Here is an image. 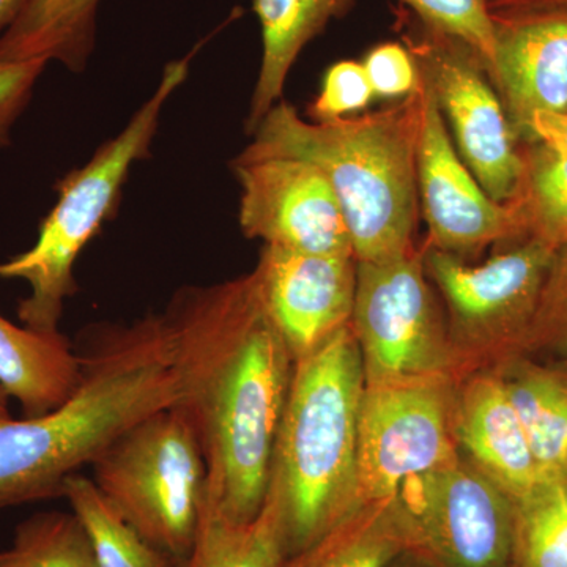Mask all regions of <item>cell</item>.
<instances>
[{
    "label": "cell",
    "instance_id": "cell-6",
    "mask_svg": "<svg viewBox=\"0 0 567 567\" xmlns=\"http://www.w3.org/2000/svg\"><path fill=\"white\" fill-rule=\"evenodd\" d=\"M91 466L93 483L117 513L182 563L207 494V465L185 413L175 405L144 417Z\"/></svg>",
    "mask_w": 567,
    "mask_h": 567
},
{
    "label": "cell",
    "instance_id": "cell-25",
    "mask_svg": "<svg viewBox=\"0 0 567 567\" xmlns=\"http://www.w3.org/2000/svg\"><path fill=\"white\" fill-rule=\"evenodd\" d=\"M525 171L514 199L527 226V237L567 246V158L543 142L522 152Z\"/></svg>",
    "mask_w": 567,
    "mask_h": 567
},
{
    "label": "cell",
    "instance_id": "cell-33",
    "mask_svg": "<svg viewBox=\"0 0 567 567\" xmlns=\"http://www.w3.org/2000/svg\"><path fill=\"white\" fill-rule=\"evenodd\" d=\"M492 17L529 13H567V0H488Z\"/></svg>",
    "mask_w": 567,
    "mask_h": 567
},
{
    "label": "cell",
    "instance_id": "cell-27",
    "mask_svg": "<svg viewBox=\"0 0 567 567\" xmlns=\"http://www.w3.org/2000/svg\"><path fill=\"white\" fill-rule=\"evenodd\" d=\"M417 20L466 44L487 74L495 59V24L488 0H399Z\"/></svg>",
    "mask_w": 567,
    "mask_h": 567
},
{
    "label": "cell",
    "instance_id": "cell-35",
    "mask_svg": "<svg viewBox=\"0 0 567 567\" xmlns=\"http://www.w3.org/2000/svg\"><path fill=\"white\" fill-rule=\"evenodd\" d=\"M390 567H440L436 565L434 559L424 555L423 551L416 550V548H409V550L402 551L398 558L391 563Z\"/></svg>",
    "mask_w": 567,
    "mask_h": 567
},
{
    "label": "cell",
    "instance_id": "cell-1",
    "mask_svg": "<svg viewBox=\"0 0 567 567\" xmlns=\"http://www.w3.org/2000/svg\"><path fill=\"white\" fill-rule=\"evenodd\" d=\"M164 312L177 346V406L203 450L207 496L230 518L251 520L270 487L293 358L252 274L185 287Z\"/></svg>",
    "mask_w": 567,
    "mask_h": 567
},
{
    "label": "cell",
    "instance_id": "cell-19",
    "mask_svg": "<svg viewBox=\"0 0 567 567\" xmlns=\"http://www.w3.org/2000/svg\"><path fill=\"white\" fill-rule=\"evenodd\" d=\"M102 0H31L0 35V62L54 61L73 73L87 66Z\"/></svg>",
    "mask_w": 567,
    "mask_h": 567
},
{
    "label": "cell",
    "instance_id": "cell-31",
    "mask_svg": "<svg viewBox=\"0 0 567 567\" xmlns=\"http://www.w3.org/2000/svg\"><path fill=\"white\" fill-rule=\"evenodd\" d=\"M47 65V61L0 62V148L9 147L11 130Z\"/></svg>",
    "mask_w": 567,
    "mask_h": 567
},
{
    "label": "cell",
    "instance_id": "cell-10",
    "mask_svg": "<svg viewBox=\"0 0 567 567\" xmlns=\"http://www.w3.org/2000/svg\"><path fill=\"white\" fill-rule=\"evenodd\" d=\"M558 249L527 237L480 265L424 248L425 274L450 311V334L462 368L475 354L520 352Z\"/></svg>",
    "mask_w": 567,
    "mask_h": 567
},
{
    "label": "cell",
    "instance_id": "cell-11",
    "mask_svg": "<svg viewBox=\"0 0 567 567\" xmlns=\"http://www.w3.org/2000/svg\"><path fill=\"white\" fill-rule=\"evenodd\" d=\"M412 548L440 567H511L516 499L458 456L399 488Z\"/></svg>",
    "mask_w": 567,
    "mask_h": 567
},
{
    "label": "cell",
    "instance_id": "cell-7",
    "mask_svg": "<svg viewBox=\"0 0 567 567\" xmlns=\"http://www.w3.org/2000/svg\"><path fill=\"white\" fill-rule=\"evenodd\" d=\"M365 385L456 375L462 364L427 282L424 248L380 262H357L352 322Z\"/></svg>",
    "mask_w": 567,
    "mask_h": 567
},
{
    "label": "cell",
    "instance_id": "cell-4",
    "mask_svg": "<svg viewBox=\"0 0 567 567\" xmlns=\"http://www.w3.org/2000/svg\"><path fill=\"white\" fill-rule=\"evenodd\" d=\"M365 390L352 324L295 361L270 487L287 555L300 554L358 505V431Z\"/></svg>",
    "mask_w": 567,
    "mask_h": 567
},
{
    "label": "cell",
    "instance_id": "cell-2",
    "mask_svg": "<svg viewBox=\"0 0 567 567\" xmlns=\"http://www.w3.org/2000/svg\"><path fill=\"white\" fill-rule=\"evenodd\" d=\"M78 353L80 382L61 405L0 424V511L62 496L65 481L118 436L181 402L166 312L99 328Z\"/></svg>",
    "mask_w": 567,
    "mask_h": 567
},
{
    "label": "cell",
    "instance_id": "cell-29",
    "mask_svg": "<svg viewBox=\"0 0 567 567\" xmlns=\"http://www.w3.org/2000/svg\"><path fill=\"white\" fill-rule=\"evenodd\" d=\"M363 62L341 61L324 73L322 89L308 107L312 122H330L360 112L374 99Z\"/></svg>",
    "mask_w": 567,
    "mask_h": 567
},
{
    "label": "cell",
    "instance_id": "cell-15",
    "mask_svg": "<svg viewBox=\"0 0 567 567\" xmlns=\"http://www.w3.org/2000/svg\"><path fill=\"white\" fill-rule=\"evenodd\" d=\"M491 78L516 134L539 112L567 111V13L492 17Z\"/></svg>",
    "mask_w": 567,
    "mask_h": 567
},
{
    "label": "cell",
    "instance_id": "cell-30",
    "mask_svg": "<svg viewBox=\"0 0 567 567\" xmlns=\"http://www.w3.org/2000/svg\"><path fill=\"white\" fill-rule=\"evenodd\" d=\"M365 74L375 96L406 99L421 85V73L415 58L405 44L386 41L365 54Z\"/></svg>",
    "mask_w": 567,
    "mask_h": 567
},
{
    "label": "cell",
    "instance_id": "cell-26",
    "mask_svg": "<svg viewBox=\"0 0 567 567\" xmlns=\"http://www.w3.org/2000/svg\"><path fill=\"white\" fill-rule=\"evenodd\" d=\"M0 567H99L87 533L73 513H39L22 522Z\"/></svg>",
    "mask_w": 567,
    "mask_h": 567
},
{
    "label": "cell",
    "instance_id": "cell-23",
    "mask_svg": "<svg viewBox=\"0 0 567 567\" xmlns=\"http://www.w3.org/2000/svg\"><path fill=\"white\" fill-rule=\"evenodd\" d=\"M62 496L87 533L99 567H174L175 559L142 537L104 498L92 477L70 476Z\"/></svg>",
    "mask_w": 567,
    "mask_h": 567
},
{
    "label": "cell",
    "instance_id": "cell-28",
    "mask_svg": "<svg viewBox=\"0 0 567 567\" xmlns=\"http://www.w3.org/2000/svg\"><path fill=\"white\" fill-rule=\"evenodd\" d=\"M536 349L567 358V246L555 254L535 319L520 350Z\"/></svg>",
    "mask_w": 567,
    "mask_h": 567
},
{
    "label": "cell",
    "instance_id": "cell-3",
    "mask_svg": "<svg viewBox=\"0 0 567 567\" xmlns=\"http://www.w3.org/2000/svg\"><path fill=\"white\" fill-rule=\"evenodd\" d=\"M424 81L385 110L330 122H306L292 104L276 103L246 151L316 164L344 212L357 262H380L416 249L420 216L417 142Z\"/></svg>",
    "mask_w": 567,
    "mask_h": 567
},
{
    "label": "cell",
    "instance_id": "cell-9",
    "mask_svg": "<svg viewBox=\"0 0 567 567\" xmlns=\"http://www.w3.org/2000/svg\"><path fill=\"white\" fill-rule=\"evenodd\" d=\"M456 375L365 385L358 431V505L398 495L458 457Z\"/></svg>",
    "mask_w": 567,
    "mask_h": 567
},
{
    "label": "cell",
    "instance_id": "cell-36",
    "mask_svg": "<svg viewBox=\"0 0 567 567\" xmlns=\"http://www.w3.org/2000/svg\"><path fill=\"white\" fill-rule=\"evenodd\" d=\"M10 420H13L10 412V395L0 386V424L7 423Z\"/></svg>",
    "mask_w": 567,
    "mask_h": 567
},
{
    "label": "cell",
    "instance_id": "cell-21",
    "mask_svg": "<svg viewBox=\"0 0 567 567\" xmlns=\"http://www.w3.org/2000/svg\"><path fill=\"white\" fill-rule=\"evenodd\" d=\"M287 547L278 498L268 492L251 520H235L205 494L196 536L182 567H286Z\"/></svg>",
    "mask_w": 567,
    "mask_h": 567
},
{
    "label": "cell",
    "instance_id": "cell-8",
    "mask_svg": "<svg viewBox=\"0 0 567 567\" xmlns=\"http://www.w3.org/2000/svg\"><path fill=\"white\" fill-rule=\"evenodd\" d=\"M398 24L453 130L458 155L495 203H511L524 178V155L483 62L461 40L424 24L404 7Z\"/></svg>",
    "mask_w": 567,
    "mask_h": 567
},
{
    "label": "cell",
    "instance_id": "cell-16",
    "mask_svg": "<svg viewBox=\"0 0 567 567\" xmlns=\"http://www.w3.org/2000/svg\"><path fill=\"white\" fill-rule=\"evenodd\" d=\"M458 450L514 499L540 481L535 456L499 374L466 380L456 401Z\"/></svg>",
    "mask_w": 567,
    "mask_h": 567
},
{
    "label": "cell",
    "instance_id": "cell-20",
    "mask_svg": "<svg viewBox=\"0 0 567 567\" xmlns=\"http://www.w3.org/2000/svg\"><path fill=\"white\" fill-rule=\"evenodd\" d=\"M412 548L398 498L354 507L312 546L287 558L286 567H390Z\"/></svg>",
    "mask_w": 567,
    "mask_h": 567
},
{
    "label": "cell",
    "instance_id": "cell-34",
    "mask_svg": "<svg viewBox=\"0 0 567 567\" xmlns=\"http://www.w3.org/2000/svg\"><path fill=\"white\" fill-rule=\"evenodd\" d=\"M31 0H0V32H6L21 17Z\"/></svg>",
    "mask_w": 567,
    "mask_h": 567
},
{
    "label": "cell",
    "instance_id": "cell-32",
    "mask_svg": "<svg viewBox=\"0 0 567 567\" xmlns=\"http://www.w3.org/2000/svg\"><path fill=\"white\" fill-rule=\"evenodd\" d=\"M525 140L543 142L567 158V111L539 112L533 115Z\"/></svg>",
    "mask_w": 567,
    "mask_h": 567
},
{
    "label": "cell",
    "instance_id": "cell-24",
    "mask_svg": "<svg viewBox=\"0 0 567 567\" xmlns=\"http://www.w3.org/2000/svg\"><path fill=\"white\" fill-rule=\"evenodd\" d=\"M511 567H567V481L540 480L516 499Z\"/></svg>",
    "mask_w": 567,
    "mask_h": 567
},
{
    "label": "cell",
    "instance_id": "cell-18",
    "mask_svg": "<svg viewBox=\"0 0 567 567\" xmlns=\"http://www.w3.org/2000/svg\"><path fill=\"white\" fill-rule=\"evenodd\" d=\"M80 377V353L61 331L40 333L0 315V386L20 402L24 417L61 405Z\"/></svg>",
    "mask_w": 567,
    "mask_h": 567
},
{
    "label": "cell",
    "instance_id": "cell-13",
    "mask_svg": "<svg viewBox=\"0 0 567 567\" xmlns=\"http://www.w3.org/2000/svg\"><path fill=\"white\" fill-rule=\"evenodd\" d=\"M424 81V78H423ZM423 121L417 142V189L427 223L424 248L461 257L527 238V226L516 199L495 203L461 158L446 121L424 81Z\"/></svg>",
    "mask_w": 567,
    "mask_h": 567
},
{
    "label": "cell",
    "instance_id": "cell-5",
    "mask_svg": "<svg viewBox=\"0 0 567 567\" xmlns=\"http://www.w3.org/2000/svg\"><path fill=\"white\" fill-rule=\"evenodd\" d=\"M192 55L171 62L125 128L59 182L58 203L41 223L35 245L0 264V278L22 279L31 289L18 306L24 327L40 333L61 331L65 301L78 290V257L117 212L134 164L151 156L164 106L188 78Z\"/></svg>",
    "mask_w": 567,
    "mask_h": 567
},
{
    "label": "cell",
    "instance_id": "cell-12",
    "mask_svg": "<svg viewBox=\"0 0 567 567\" xmlns=\"http://www.w3.org/2000/svg\"><path fill=\"white\" fill-rule=\"evenodd\" d=\"M233 169L246 237L287 251L354 257L344 212L316 164L245 148Z\"/></svg>",
    "mask_w": 567,
    "mask_h": 567
},
{
    "label": "cell",
    "instance_id": "cell-14",
    "mask_svg": "<svg viewBox=\"0 0 567 567\" xmlns=\"http://www.w3.org/2000/svg\"><path fill=\"white\" fill-rule=\"evenodd\" d=\"M265 311L293 361L352 322L357 260L264 246L254 268Z\"/></svg>",
    "mask_w": 567,
    "mask_h": 567
},
{
    "label": "cell",
    "instance_id": "cell-22",
    "mask_svg": "<svg viewBox=\"0 0 567 567\" xmlns=\"http://www.w3.org/2000/svg\"><path fill=\"white\" fill-rule=\"evenodd\" d=\"M503 374L540 480L567 481V372L514 361Z\"/></svg>",
    "mask_w": 567,
    "mask_h": 567
},
{
    "label": "cell",
    "instance_id": "cell-17",
    "mask_svg": "<svg viewBox=\"0 0 567 567\" xmlns=\"http://www.w3.org/2000/svg\"><path fill=\"white\" fill-rule=\"evenodd\" d=\"M354 0H252L262 35V61L251 96L246 132L281 102L290 70L305 48L331 21L346 17Z\"/></svg>",
    "mask_w": 567,
    "mask_h": 567
}]
</instances>
